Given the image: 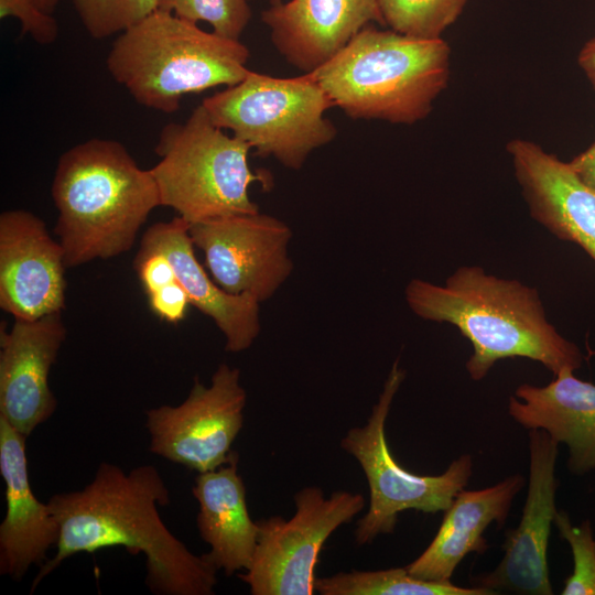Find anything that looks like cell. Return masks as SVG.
<instances>
[{
    "mask_svg": "<svg viewBox=\"0 0 595 595\" xmlns=\"http://www.w3.org/2000/svg\"><path fill=\"white\" fill-rule=\"evenodd\" d=\"M170 491L153 465L126 473L102 462L80 490L51 496L47 504L58 523L55 555L41 565L31 592L69 556L123 547L145 558V584L158 595H210L217 569L195 555L164 524L158 507Z\"/></svg>",
    "mask_w": 595,
    "mask_h": 595,
    "instance_id": "6da1fadb",
    "label": "cell"
},
{
    "mask_svg": "<svg viewBox=\"0 0 595 595\" xmlns=\"http://www.w3.org/2000/svg\"><path fill=\"white\" fill-rule=\"evenodd\" d=\"M404 294L415 315L452 324L469 340L473 354L466 370L475 381L506 358L539 361L553 375L583 364L580 348L547 320L538 290L518 280L464 266L443 285L412 279Z\"/></svg>",
    "mask_w": 595,
    "mask_h": 595,
    "instance_id": "7a4b0ae2",
    "label": "cell"
},
{
    "mask_svg": "<svg viewBox=\"0 0 595 595\" xmlns=\"http://www.w3.org/2000/svg\"><path fill=\"white\" fill-rule=\"evenodd\" d=\"M52 197L54 228L67 268L129 251L150 213L161 206L150 170L118 141L94 138L64 152Z\"/></svg>",
    "mask_w": 595,
    "mask_h": 595,
    "instance_id": "3957f363",
    "label": "cell"
},
{
    "mask_svg": "<svg viewBox=\"0 0 595 595\" xmlns=\"http://www.w3.org/2000/svg\"><path fill=\"white\" fill-rule=\"evenodd\" d=\"M311 73L348 117L413 125L430 115L447 87L451 47L442 37L367 25Z\"/></svg>",
    "mask_w": 595,
    "mask_h": 595,
    "instance_id": "277c9868",
    "label": "cell"
},
{
    "mask_svg": "<svg viewBox=\"0 0 595 595\" xmlns=\"http://www.w3.org/2000/svg\"><path fill=\"white\" fill-rule=\"evenodd\" d=\"M249 56L240 40L158 9L119 34L107 68L137 102L171 113L186 95L239 83Z\"/></svg>",
    "mask_w": 595,
    "mask_h": 595,
    "instance_id": "5b68a950",
    "label": "cell"
},
{
    "mask_svg": "<svg viewBox=\"0 0 595 595\" xmlns=\"http://www.w3.org/2000/svg\"><path fill=\"white\" fill-rule=\"evenodd\" d=\"M250 150L216 126L202 104L185 122L165 126L155 147L160 160L150 169L161 206L190 224L259 212L249 188L260 183L269 190L272 178L250 169Z\"/></svg>",
    "mask_w": 595,
    "mask_h": 595,
    "instance_id": "8992f818",
    "label": "cell"
},
{
    "mask_svg": "<svg viewBox=\"0 0 595 595\" xmlns=\"http://www.w3.org/2000/svg\"><path fill=\"white\" fill-rule=\"evenodd\" d=\"M202 105L216 126L258 155L272 156L292 170H300L313 151L337 134L325 117L334 105L312 73L282 78L249 71Z\"/></svg>",
    "mask_w": 595,
    "mask_h": 595,
    "instance_id": "52a82bcc",
    "label": "cell"
},
{
    "mask_svg": "<svg viewBox=\"0 0 595 595\" xmlns=\"http://www.w3.org/2000/svg\"><path fill=\"white\" fill-rule=\"evenodd\" d=\"M405 378L397 359L385 381L377 403L364 426L350 429L340 446L360 464L370 491L368 511L358 520L355 540L371 543L379 534L393 532L399 513L416 510L445 511L465 489L473 473L468 454L454 459L441 475H416L391 455L386 439V421L392 401Z\"/></svg>",
    "mask_w": 595,
    "mask_h": 595,
    "instance_id": "ba28073f",
    "label": "cell"
},
{
    "mask_svg": "<svg viewBox=\"0 0 595 595\" xmlns=\"http://www.w3.org/2000/svg\"><path fill=\"white\" fill-rule=\"evenodd\" d=\"M295 512L257 520L258 541L252 561L239 578L252 595H311L315 566L328 537L365 507L360 494L338 490L328 498L309 486L294 495Z\"/></svg>",
    "mask_w": 595,
    "mask_h": 595,
    "instance_id": "9c48e42d",
    "label": "cell"
},
{
    "mask_svg": "<svg viewBox=\"0 0 595 595\" xmlns=\"http://www.w3.org/2000/svg\"><path fill=\"white\" fill-rule=\"evenodd\" d=\"M246 401L240 370L220 364L210 386L195 378L182 403L145 411L150 452L198 473L229 463L238 456L231 445L244 425Z\"/></svg>",
    "mask_w": 595,
    "mask_h": 595,
    "instance_id": "30bf717a",
    "label": "cell"
},
{
    "mask_svg": "<svg viewBox=\"0 0 595 595\" xmlns=\"http://www.w3.org/2000/svg\"><path fill=\"white\" fill-rule=\"evenodd\" d=\"M190 235L213 280L231 294L264 302L292 273L290 227L260 210L190 224Z\"/></svg>",
    "mask_w": 595,
    "mask_h": 595,
    "instance_id": "8fae6325",
    "label": "cell"
},
{
    "mask_svg": "<svg viewBox=\"0 0 595 595\" xmlns=\"http://www.w3.org/2000/svg\"><path fill=\"white\" fill-rule=\"evenodd\" d=\"M529 482L522 516L517 528L507 531L504 558L487 573L470 578L474 587L497 594L551 595L548 544L556 513L559 482L555 463L559 443L545 431L529 430Z\"/></svg>",
    "mask_w": 595,
    "mask_h": 595,
    "instance_id": "7c38bea8",
    "label": "cell"
},
{
    "mask_svg": "<svg viewBox=\"0 0 595 595\" xmlns=\"http://www.w3.org/2000/svg\"><path fill=\"white\" fill-rule=\"evenodd\" d=\"M64 249L31 212L0 215V307L17 320H37L65 309Z\"/></svg>",
    "mask_w": 595,
    "mask_h": 595,
    "instance_id": "4fadbf2b",
    "label": "cell"
},
{
    "mask_svg": "<svg viewBox=\"0 0 595 595\" xmlns=\"http://www.w3.org/2000/svg\"><path fill=\"white\" fill-rule=\"evenodd\" d=\"M67 335L62 312L0 331V416L26 437L57 408L50 371Z\"/></svg>",
    "mask_w": 595,
    "mask_h": 595,
    "instance_id": "5bb4252c",
    "label": "cell"
},
{
    "mask_svg": "<svg viewBox=\"0 0 595 595\" xmlns=\"http://www.w3.org/2000/svg\"><path fill=\"white\" fill-rule=\"evenodd\" d=\"M506 149L531 217L595 262V191L569 163L530 140L513 139Z\"/></svg>",
    "mask_w": 595,
    "mask_h": 595,
    "instance_id": "9a60e30c",
    "label": "cell"
},
{
    "mask_svg": "<svg viewBox=\"0 0 595 595\" xmlns=\"http://www.w3.org/2000/svg\"><path fill=\"white\" fill-rule=\"evenodd\" d=\"M279 54L311 73L343 50L370 22L383 25L377 0H288L261 13Z\"/></svg>",
    "mask_w": 595,
    "mask_h": 595,
    "instance_id": "2e32d148",
    "label": "cell"
},
{
    "mask_svg": "<svg viewBox=\"0 0 595 595\" xmlns=\"http://www.w3.org/2000/svg\"><path fill=\"white\" fill-rule=\"evenodd\" d=\"M26 439L0 416V473L6 485V515L0 524V574L15 581L32 565L45 563L60 533L50 505L40 501L32 490Z\"/></svg>",
    "mask_w": 595,
    "mask_h": 595,
    "instance_id": "e0dca14e",
    "label": "cell"
},
{
    "mask_svg": "<svg viewBox=\"0 0 595 595\" xmlns=\"http://www.w3.org/2000/svg\"><path fill=\"white\" fill-rule=\"evenodd\" d=\"M140 247L164 255L191 304L210 317L223 333L229 353L248 349L260 334V302L249 294H231L212 280L194 253L190 223L177 216L150 226Z\"/></svg>",
    "mask_w": 595,
    "mask_h": 595,
    "instance_id": "ac0fdd59",
    "label": "cell"
},
{
    "mask_svg": "<svg viewBox=\"0 0 595 595\" xmlns=\"http://www.w3.org/2000/svg\"><path fill=\"white\" fill-rule=\"evenodd\" d=\"M545 386L522 383L509 398L508 413L528 430L545 431L569 448L575 475L595 469V385L563 369Z\"/></svg>",
    "mask_w": 595,
    "mask_h": 595,
    "instance_id": "d6986e66",
    "label": "cell"
},
{
    "mask_svg": "<svg viewBox=\"0 0 595 595\" xmlns=\"http://www.w3.org/2000/svg\"><path fill=\"white\" fill-rule=\"evenodd\" d=\"M521 474L506 477L479 490H461L444 511L442 523L429 547L405 566L414 577L448 583L461 561L470 552L488 548L484 532L493 522L505 524L512 501L524 486Z\"/></svg>",
    "mask_w": 595,
    "mask_h": 595,
    "instance_id": "ffe728a7",
    "label": "cell"
},
{
    "mask_svg": "<svg viewBox=\"0 0 595 595\" xmlns=\"http://www.w3.org/2000/svg\"><path fill=\"white\" fill-rule=\"evenodd\" d=\"M237 463L238 456L216 469L198 473L192 488L198 504L197 530L210 547L203 555L228 576L249 567L259 532L248 512Z\"/></svg>",
    "mask_w": 595,
    "mask_h": 595,
    "instance_id": "44dd1931",
    "label": "cell"
},
{
    "mask_svg": "<svg viewBox=\"0 0 595 595\" xmlns=\"http://www.w3.org/2000/svg\"><path fill=\"white\" fill-rule=\"evenodd\" d=\"M314 589L322 595H491L479 587L421 580L405 567L339 572L328 577H316Z\"/></svg>",
    "mask_w": 595,
    "mask_h": 595,
    "instance_id": "7402d4cb",
    "label": "cell"
},
{
    "mask_svg": "<svg viewBox=\"0 0 595 595\" xmlns=\"http://www.w3.org/2000/svg\"><path fill=\"white\" fill-rule=\"evenodd\" d=\"M468 0H377L383 25L421 39H441Z\"/></svg>",
    "mask_w": 595,
    "mask_h": 595,
    "instance_id": "603a6c76",
    "label": "cell"
},
{
    "mask_svg": "<svg viewBox=\"0 0 595 595\" xmlns=\"http://www.w3.org/2000/svg\"><path fill=\"white\" fill-rule=\"evenodd\" d=\"M87 32L95 39L122 33L155 10L160 0H74Z\"/></svg>",
    "mask_w": 595,
    "mask_h": 595,
    "instance_id": "cb8c5ba5",
    "label": "cell"
},
{
    "mask_svg": "<svg viewBox=\"0 0 595 595\" xmlns=\"http://www.w3.org/2000/svg\"><path fill=\"white\" fill-rule=\"evenodd\" d=\"M159 9L195 23L204 21L217 34L237 40L252 14L248 0H160Z\"/></svg>",
    "mask_w": 595,
    "mask_h": 595,
    "instance_id": "d4e9b609",
    "label": "cell"
},
{
    "mask_svg": "<svg viewBox=\"0 0 595 595\" xmlns=\"http://www.w3.org/2000/svg\"><path fill=\"white\" fill-rule=\"evenodd\" d=\"M553 523L572 551L573 571L564 581L563 595H595V537L589 520L574 526L566 511L558 510Z\"/></svg>",
    "mask_w": 595,
    "mask_h": 595,
    "instance_id": "484cf974",
    "label": "cell"
},
{
    "mask_svg": "<svg viewBox=\"0 0 595 595\" xmlns=\"http://www.w3.org/2000/svg\"><path fill=\"white\" fill-rule=\"evenodd\" d=\"M61 0H0L1 18H15L22 34L40 44L56 40L58 26L53 12Z\"/></svg>",
    "mask_w": 595,
    "mask_h": 595,
    "instance_id": "4316f807",
    "label": "cell"
},
{
    "mask_svg": "<svg viewBox=\"0 0 595 595\" xmlns=\"http://www.w3.org/2000/svg\"><path fill=\"white\" fill-rule=\"evenodd\" d=\"M148 300L154 315L171 324L180 323L192 305L180 281L149 294Z\"/></svg>",
    "mask_w": 595,
    "mask_h": 595,
    "instance_id": "83f0119b",
    "label": "cell"
},
{
    "mask_svg": "<svg viewBox=\"0 0 595 595\" xmlns=\"http://www.w3.org/2000/svg\"><path fill=\"white\" fill-rule=\"evenodd\" d=\"M569 164L578 177L595 191V142Z\"/></svg>",
    "mask_w": 595,
    "mask_h": 595,
    "instance_id": "f1b7e54d",
    "label": "cell"
},
{
    "mask_svg": "<svg viewBox=\"0 0 595 595\" xmlns=\"http://www.w3.org/2000/svg\"><path fill=\"white\" fill-rule=\"evenodd\" d=\"M578 64L595 89V36L582 47Z\"/></svg>",
    "mask_w": 595,
    "mask_h": 595,
    "instance_id": "f546056e",
    "label": "cell"
},
{
    "mask_svg": "<svg viewBox=\"0 0 595 595\" xmlns=\"http://www.w3.org/2000/svg\"><path fill=\"white\" fill-rule=\"evenodd\" d=\"M282 1L283 0H269L270 6L278 4V3L282 2Z\"/></svg>",
    "mask_w": 595,
    "mask_h": 595,
    "instance_id": "4dcf8cb0",
    "label": "cell"
}]
</instances>
